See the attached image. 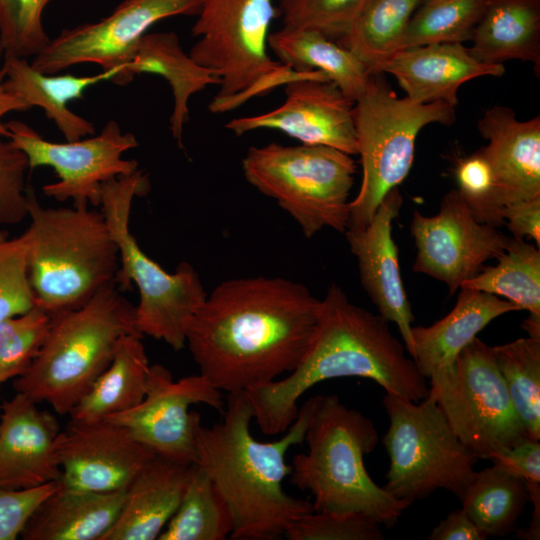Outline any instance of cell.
<instances>
[{
    "label": "cell",
    "instance_id": "37",
    "mask_svg": "<svg viewBox=\"0 0 540 540\" xmlns=\"http://www.w3.org/2000/svg\"><path fill=\"white\" fill-rule=\"evenodd\" d=\"M52 316L38 306L0 321V385L21 376L38 355Z\"/></svg>",
    "mask_w": 540,
    "mask_h": 540
},
{
    "label": "cell",
    "instance_id": "17",
    "mask_svg": "<svg viewBox=\"0 0 540 540\" xmlns=\"http://www.w3.org/2000/svg\"><path fill=\"white\" fill-rule=\"evenodd\" d=\"M56 450L61 483L95 492L125 491L156 456L128 428L106 418H70L57 437Z\"/></svg>",
    "mask_w": 540,
    "mask_h": 540
},
{
    "label": "cell",
    "instance_id": "49",
    "mask_svg": "<svg viewBox=\"0 0 540 540\" xmlns=\"http://www.w3.org/2000/svg\"><path fill=\"white\" fill-rule=\"evenodd\" d=\"M528 337L540 339V317L529 315L522 323Z\"/></svg>",
    "mask_w": 540,
    "mask_h": 540
},
{
    "label": "cell",
    "instance_id": "20",
    "mask_svg": "<svg viewBox=\"0 0 540 540\" xmlns=\"http://www.w3.org/2000/svg\"><path fill=\"white\" fill-rule=\"evenodd\" d=\"M0 487L30 489L61 479L57 418L22 393L1 405Z\"/></svg>",
    "mask_w": 540,
    "mask_h": 540
},
{
    "label": "cell",
    "instance_id": "46",
    "mask_svg": "<svg viewBox=\"0 0 540 540\" xmlns=\"http://www.w3.org/2000/svg\"><path fill=\"white\" fill-rule=\"evenodd\" d=\"M504 225L515 239L531 238L540 247V197L524 200L506 207Z\"/></svg>",
    "mask_w": 540,
    "mask_h": 540
},
{
    "label": "cell",
    "instance_id": "1",
    "mask_svg": "<svg viewBox=\"0 0 540 540\" xmlns=\"http://www.w3.org/2000/svg\"><path fill=\"white\" fill-rule=\"evenodd\" d=\"M320 300L298 282L242 277L217 285L191 320L186 345L203 375L227 393L290 373L317 324Z\"/></svg>",
    "mask_w": 540,
    "mask_h": 540
},
{
    "label": "cell",
    "instance_id": "6",
    "mask_svg": "<svg viewBox=\"0 0 540 540\" xmlns=\"http://www.w3.org/2000/svg\"><path fill=\"white\" fill-rule=\"evenodd\" d=\"M131 333L140 334L135 306L116 284L107 286L82 307L52 315L42 348L14 389L69 414L108 367L119 339Z\"/></svg>",
    "mask_w": 540,
    "mask_h": 540
},
{
    "label": "cell",
    "instance_id": "12",
    "mask_svg": "<svg viewBox=\"0 0 540 540\" xmlns=\"http://www.w3.org/2000/svg\"><path fill=\"white\" fill-rule=\"evenodd\" d=\"M276 0H203L192 27L198 37L190 57L220 78L213 113L286 65L268 53Z\"/></svg>",
    "mask_w": 540,
    "mask_h": 540
},
{
    "label": "cell",
    "instance_id": "39",
    "mask_svg": "<svg viewBox=\"0 0 540 540\" xmlns=\"http://www.w3.org/2000/svg\"><path fill=\"white\" fill-rule=\"evenodd\" d=\"M51 0H0V43L4 55L26 58L50 42L42 14Z\"/></svg>",
    "mask_w": 540,
    "mask_h": 540
},
{
    "label": "cell",
    "instance_id": "29",
    "mask_svg": "<svg viewBox=\"0 0 540 540\" xmlns=\"http://www.w3.org/2000/svg\"><path fill=\"white\" fill-rule=\"evenodd\" d=\"M268 47L278 61L297 72L321 71L354 102L371 74L347 48L311 29L282 27L270 33Z\"/></svg>",
    "mask_w": 540,
    "mask_h": 540
},
{
    "label": "cell",
    "instance_id": "30",
    "mask_svg": "<svg viewBox=\"0 0 540 540\" xmlns=\"http://www.w3.org/2000/svg\"><path fill=\"white\" fill-rule=\"evenodd\" d=\"M137 333L122 336L108 367L69 413L78 420L104 419L138 406L147 391L149 360Z\"/></svg>",
    "mask_w": 540,
    "mask_h": 540
},
{
    "label": "cell",
    "instance_id": "44",
    "mask_svg": "<svg viewBox=\"0 0 540 540\" xmlns=\"http://www.w3.org/2000/svg\"><path fill=\"white\" fill-rule=\"evenodd\" d=\"M58 485L59 480L30 489L0 487V540L17 539L36 508Z\"/></svg>",
    "mask_w": 540,
    "mask_h": 540
},
{
    "label": "cell",
    "instance_id": "43",
    "mask_svg": "<svg viewBox=\"0 0 540 540\" xmlns=\"http://www.w3.org/2000/svg\"><path fill=\"white\" fill-rule=\"evenodd\" d=\"M26 155L10 139L0 137V227L15 225L28 216Z\"/></svg>",
    "mask_w": 540,
    "mask_h": 540
},
{
    "label": "cell",
    "instance_id": "18",
    "mask_svg": "<svg viewBox=\"0 0 540 540\" xmlns=\"http://www.w3.org/2000/svg\"><path fill=\"white\" fill-rule=\"evenodd\" d=\"M285 101L259 115L234 118L225 127L236 136L280 131L302 144L323 145L357 155L354 101L331 81L302 78L288 82Z\"/></svg>",
    "mask_w": 540,
    "mask_h": 540
},
{
    "label": "cell",
    "instance_id": "25",
    "mask_svg": "<svg viewBox=\"0 0 540 540\" xmlns=\"http://www.w3.org/2000/svg\"><path fill=\"white\" fill-rule=\"evenodd\" d=\"M125 491L95 492L58 487L36 508L24 540H102L119 517Z\"/></svg>",
    "mask_w": 540,
    "mask_h": 540
},
{
    "label": "cell",
    "instance_id": "19",
    "mask_svg": "<svg viewBox=\"0 0 540 540\" xmlns=\"http://www.w3.org/2000/svg\"><path fill=\"white\" fill-rule=\"evenodd\" d=\"M401 205L402 196L395 187L385 195L368 225L347 229L344 234L357 259L362 287L379 314L397 325L412 358L415 318L402 282L398 248L392 236V221Z\"/></svg>",
    "mask_w": 540,
    "mask_h": 540
},
{
    "label": "cell",
    "instance_id": "9",
    "mask_svg": "<svg viewBox=\"0 0 540 540\" xmlns=\"http://www.w3.org/2000/svg\"><path fill=\"white\" fill-rule=\"evenodd\" d=\"M351 156L323 145L271 142L250 147L242 170L249 184L274 199L312 238L326 227L340 233L347 229L356 173Z\"/></svg>",
    "mask_w": 540,
    "mask_h": 540
},
{
    "label": "cell",
    "instance_id": "48",
    "mask_svg": "<svg viewBox=\"0 0 540 540\" xmlns=\"http://www.w3.org/2000/svg\"><path fill=\"white\" fill-rule=\"evenodd\" d=\"M4 56V49L0 43V60ZM4 73L0 70V137H10V132L6 124L2 122V117L12 111H26L31 107L17 96L7 91L3 84Z\"/></svg>",
    "mask_w": 540,
    "mask_h": 540
},
{
    "label": "cell",
    "instance_id": "7",
    "mask_svg": "<svg viewBox=\"0 0 540 540\" xmlns=\"http://www.w3.org/2000/svg\"><path fill=\"white\" fill-rule=\"evenodd\" d=\"M148 190L147 176L136 170L105 182L99 206L118 247L116 285L121 290L135 285L139 292L135 306L138 332L156 340H174L185 333L207 294L191 264L181 262L174 273L167 272L140 248L130 233L133 200Z\"/></svg>",
    "mask_w": 540,
    "mask_h": 540
},
{
    "label": "cell",
    "instance_id": "21",
    "mask_svg": "<svg viewBox=\"0 0 540 540\" xmlns=\"http://www.w3.org/2000/svg\"><path fill=\"white\" fill-rule=\"evenodd\" d=\"M478 130L494 180V205L503 219L506 207L540 197V117L519 121L505 106L484 111ZM504 221V219H503Z\"/></svg>",
    "mask_w": 540,
    "mask_h": 540
},
{
    "label": "cell",
    "instance_id": "14",
    "mask_svg": "<svg viewBox=\"0 0 540 540\" xmlns=\"http://www.w3.org/2000/svg\"><path fill=\"white\" fill-rule=\"evenodd\" d=\"M203 0H124L107 17L63 30L36 56L31 65L55 74L80 63H96L118 72L121 85L141 38L155 23L177 15H197Z\"/></svg>",
    "mask_w": 540,
    "mask_h": 540
},
{
    "label": "cell",
    "instance_id": "40",
    "mask_svg": "<svg viewBox=\"0 0 540 540\" xmlns=\"http://www.w3.org/2000/svg\"><path fill=\"white\" fill-rule=\"evenodd\" d=\"M29 238L0 228V321L36 306L28 275Z\"/></svg>",
    "mask_w": 540,
    "mask_h": 540
},
{
    "label": "cell",
    "instance_id": "5",
    "mask_svg": "<svg viewBox=\"0 0 540 540\" xmlns=\"http://www.w3.org/2000/svg\"><path fill=\"white\" fill-rule=\"evenodd\" d=\"M27 196L28 275L36 306L56 315L116 284L118 247L101 211L45 208L31 189Z\"/></svg>",
    "mask_w": 540,
    "mask_h": 540
},
{
    "label": "cell",
    "instance_id": "32",
    "mask_svg": "<svg viewBox=\"0 0 540 540\" xmlns=\"http://www.w3.org/2000/svg\"><path fill=\"white\" fill-rule=\"evenodd\" d=\"M423 1L426 0H369L337 42L373 74L381 62L402 50L407 26Z\"/></svg>",
    "mask_w": 540,
    "mask_h": 540
},
{
    "label": "cell",
    "instance_id": "2",
    "mask_svg": "<svg viewBox=\"0 0 540 540\" xmlns=\"http://www.w3.org/2000/svg\"><path fill=\"white\" fill-rule=\"evenodd\" d=\"M340 377L370 379L386 393L416 403L429 393L428 380L391 333L389 321L352 303L333 283L320 300L316 327L296 368L245 392L262 433L277 435L294 422L298 400L307 390Z\"/></svg>",
    "mask_w": 540,
    "mask_h": 540
},
{
    "label": "cell",
    "instance_id": "36",
    "mask_svg": "<svg viewBox=\"0 0 540 540\" xmlns=\"http://www.w3.org/2000/svg\"><path fill=\"white\" fill-rule=\"evenodd\" d=\"M487 0L425 2L411 18L402 49L471 40Z\"/></svg>",
    "mask_w": 540,
    "mask_h": 540
},
{
    "label": "cell",
    "instance_id": "41",
    "mask_svg": "<svg viewBox=\"0 0 540 540\" xmlns=\"http://www.w3.org/2000/svg\"><path fill=\"white\" fill-rule=\"evenodd\" d=\"M382 525L361 512L312 511L285 532L288 540H383Z\"/></svg>",
    "mask_w": 540,
    "mask_h": 540
},
{
    "label": "cell",
    "instance_id": "4",
    "mask_svg": "<svg viewBox=\"0 0 540 540\" xmlns=\"http://www.w3.org/2000/svg\"><path fill=\"white\" fill-rule=\"evenodd\" d=\"M378 440L370 418L335 394L320 395L305 434L308 449L290 464V483L312 495L314 511L361 512L391 529L412 502L393 497L369 476L364 456Z\"/></svg>",
    "mask_w": 540,
    "mask_h": 540
},
{
    "label": "cell",
    "instance_id": "50",
    "mask_svg": "<svg viewBox=\"0 0 540 540\" xmlns=\"http://www.w3.org/2000/svg\"><path fill=\"white\" fill-rule=\"evenodd\" d=\"M436 1H440V0H426L425 2H436Z\"/></svg>",
    "mask_w": 540,
    "mask_h": 540
},
{
    "label": "cell",
    "instance_id": "42",
    "mask_svg": "<svg viewBox=\"0 0 540 540\" xmlns=\"http://www.w3.org/2000/svg\"><path fill=\"white\" fill-rule=\"evenodd\" d=\"M454 174L457 190L475 219L495 228L504 225L494 205L492 169L482 148L458 159Z\"/></svg>",
    "mask_w": 540,
    "mask_h": 540
},
{
    "label": "cell",
    "instance_id": "47",
    "mask_svg": "<svg viewBox=\"0 0 540 540\" xmlns=\"http://www.w3.org/2000/svg\"><path fill=\"white\" fill-rule=\"evenodd\" d=\"M427 540H485L466 512L460 508L451 512L426 537Z\"/></svg>",
    "mask_w": 540,
    "mask_h": 540
},
{
    "label": "cell",
    "instance_id": "31",
    "mask_svg": "<svg viewBox=\"0 0 540 540\" xmlns=\"http://www.w3.org/2000/svg\"><path fill=\"white\" fill-rule=\"evenodd\" d=\"M460 501L461 508L487 538L514 532L530 502L524 479L493 465L474 472Z\"/></svg>",
    "mask_w": 540,
    "mask_h": 540
},
{
    "label": "cell",
    "instance_id": "15",
    "mask_svg": "<svg viewBox=\"0 0 540 540\" xmlns=\"http://www.w3.org/2000/svg\"><path fill=\"white\" fill-rule=\"evenodd\" d=\"M410 229L416 246L413 271L443 282L449 296L486 261L497 259L509 239L477 221L457 189L444 195L433 216L414 210Z\"/></svg>",
    "mask_w": 540,
    "mask_h": 540
},
{
    "label": "cell",
    "instance_id": "24",
    "mask_svg": "<svg viewBox=\"0 0 540 540\" xmlns=\"http://www.w3.org/2000/svg\"><path fill=\"white\" fill-rule=\"evenodd\" d=\"M519 311L513 303L493 294L461 289L453 309L430 326L412 327L413 356L421 374L428 378L453 364L492 320Z\"/></svg>",
    "mask_w": 540,
    "mask_h": 540
},
{
    "label": "cell",
    "instance_id": "35",
    "mask_svg": "<svg viewBox=\"0 0 540 540\" xmlns=\"http://www.w3.org/2000/svg\"><path fill=\"white\" fill-rule=\"evenodd\" d=\"M499 371L527 436L540 440V339L526 337L493 346Z\"/></svg>",
    "mask_w": 540,
    "mask_h": 540
},
{
    "label": "cell",
    "instance_id": "33",
    "mask_svg": "<svg viewBox=\"0 0 540 540\" xmlns=\"http://www.w3.org/2000/svg\"><path fill=\"white\" fill-rule=\"evenodd\" d=\"M495 266H484L460 289L487 292L540 317V250L524 239L509 238Z\"/></svg>",
    "mask_w": 540,
    "mask_h": 540
},
{
    "label": "cell",
    "instance_id": "13",
    "mask_svg": "<svg viewBox=\"0 0 540 540\" xmlns=\"http://www.w3.org/2000/svg\"><path fill=\"white\" fill-rule=\"evenodd\" d=\"M5 124L9 139L26 155L30 170L45 166L55 171L58 181L44 185L42 191L59 202L99 206L105 182L138 170L137 161L123 159L122 154L139 143L115 121L107 122L98 135L65 143L48 141L21 121Z\"/></svg>",
    "mask_w": 540,
    "mask_h": 540
},
{
    "label": "cell",
    "instance_id": "38",
    "mask_svg": "<svg viewBox=\"0 0 540 540\" xmlns=\"http://www.w3.org/2000/svg\"><path fill=\"white\" fill-rule=\"evenodd\" d=\"M369 0H278L284 27L311 29L339 41Z\"/></svg>",
    "mask_w": 540,
    "mask_h": 540
},
{
    "label": "cell",
    "instance_id": "28",
    "mask_svg": "<svg viewBox=\"0 0 540 540\" xmlns=\"http://www.w3.org/2000/svg\"><path fill=\"white\" fill-rule=\"evenodd\" d=\"M478 60L529 61L540 67V15L536 0H487L472 38Z\"/></svg>",
    "mask_w": 540,
    "mask_h": 540
},
{
    "label": "cell",
    "instance_id": "23",
    "mask_svg": "<svg viewBox=\"0 0 540 540\" xmlns=\"http://www.w3.org/2000/svg\"><path fill=\"white\" fill-rule=\"evenodd\" d=\"M192 465L154 456L125 490L118 519L102 540L158 539L183 498Z\"/></svg>",
    "mask_w": 540,
    "mask_h": 540
},
{
    "label": "cell",
    "instance_id": "11",
    "mask_svg": "<svg viewBox=\"0 0 540 540\" xmlns=\"http://www.w3.org/2000/svg\"><path fill=\"white\" fill-rule=\"evenodd\" d=\"M429 394L461 443L478 459L528 438L493 348L476 337L451 366L428 378Z\"/></svg>",
    "mask_w": 540,
    "mask_h": 540
},
{
    "label": "cell",
    "instance_id": "26",
    "mask_svg": "<svg viewBox=\"0 0 540 540\" xmlns=\"http://www.w3.org/2000/svg\"><path fill=\"white\" fill-rule=\"evenodd\" d=\"M4 87L31 108L41 107L47 118L54 121L67 141H75L95 134L93 124L72 112L68 103L83 98L90 86L102 81H114L116 70L96 75L45 74L35 69L25 58L4 55L2 67Z\"/></svg>",
    "mask_w": 540,
    "mask_h": 540
},
{
    "label": "cell",
    "instance_id": "22",
    "mask_svg": "<svg viewBox=\"0 0 540 540\" xmlns=\"http://www.w3.org/2000/svg\"><path fill=\"white\" fill-rule=\"evenodd\" d=\"M391 74L409 99L417 103L458 104L465 82L483 76L500 77L503 64L478 60L462 43H436L402 49L381 62L373 74Z\"/></svg>",
    "mask_w": 540,
    "mask_h": 540
},
{
    "label": "cell",
    "instance_id": "45",
    "mask_svg": "<svg viewBox=\"0 0 540 540\" xmlns=\"http://www.w3.org/2000/svg\"><path fill=\"white\" fill-rule=\"evenodd\" d=\"M487 460L492 465L526 483L540 482V443L526 438L517 444L491 453Z\"/></svg>",
    "mask_w": 540,
    "mask_h": 540
},
{
    "label": "cell",
    "instance_id": "8",
    "mask_svg": "<svg viewBox=\"0 0 540 540\" xmlns=\"http://www.w3.org/2000/svg\"><path fill=\"white\" fill-rule=\"evenodd\" d=\"M455 119V107L399 98L382 74H371L364 93L354 103L362 182L349 203L347 229L368 225L385 195L406 178L422 128L432 123L451 125Z\"/></svg>",
    "mask_w": 540,
    "mask_h": 540
},
{
    "label": "cell",
    "instance_id": "27",
    "mask_svg": "<svg viewBox=\"0 0 540 540\" xmlns=\"http://www.w3.org/2000/svg\"><path fill=\"white\" fill-rule=\"evenodd\" d=\"M142 73L160 75L171 86L174 105L170 130L178 146L183 148V130L189 118L190 98L209 85H220L221 78L184 52L173 32L146 33L141 38L121 85H127L135 75Z\"/></svg>",
    "mask_w": 540,
    "mask_h": 540
},
{
    "label": "cell",
    "instance_id": "3",
    "mask_svg": "<svg viewBox=\"0 0 540 540\" xmlns=\"http://www.w3.org/2000/svg\"><path fill=\"white\" fill-rule=\"evenodd\" d=\"M320 395L308 399L286 433L262 442L253 437V407L245 391L228 393L221 420L205 427L194 424L196 465L213 481L233 516L235 540H276L304 515L312 502L283 488L291 473L286 455L304 442Z\"/></svg>",
    "mask_w": 540,
    "mask_h": 540
},
{
    "label": "cell",
    "instance_id": "16",
    "mask_svg": "<svg viewBox=\"0 0 540 540\" xmlns=\"http://www.w3.org/2000/svg\"><path fill=\"white\" fill-rule=\"evenodd\" d=\"M198 403L221 412L225 407L221 391L200 373L174 381L167 367L153 364L143 401L106 419L128 428L157 456L192 465L196 463L194 424L200 414L189 409Z\"/></svg>",
    "mask_w": 540,
    "mask_h": 540
},
{
    "label": "cell",
    "instance_id": "34",
    "mask_svg": "<svg viewBox=\"0 0 540 540\" xmlns=\"http://www.w3.org/2000/svg\"><path fill=\"white\" fill-rule=\"evenodd\" d=\"M234 528L232 513L210 477L196 464L176 512L159 540H224Z\"/></svg>",
    "mask_w": 540,
    "mask_h": 540
},
{
    "label": "cell",
    "instance_id": "10",
    "mask_svg": "<svg viewBox=\"0 0 540 540\" xmlns=\"http://www.w3.org/2000/svg\"><path fill=\"white\" fill-rule=\"evenodd\" d=\"M389 427L382 438L389 456L383 488L397 499L422 500L438 489L459 500L479 460L458 439L434 398L413 402L386 393Z\"/></svg>",
    "mask_w": 540,
    "mask_h": 540
}]
</instances>
